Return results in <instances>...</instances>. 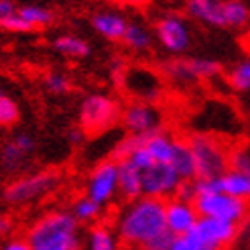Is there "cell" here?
Masks as SVG:
<instances>
[{
    "label": "cell",
    "instance_id": "13",
    "mask_svg": "<svg viewBox=\"0 0 250 250\" xmlns=\"http://www.w3.org/2000/svg\"><path fill=\"white\" fill-rule=\"evenodd\" d=\"M197 220H199V211L191 199L175 195L165 202V222H167V230L173 236L191 232Z\"/></svg>",
    "mask_w": 250,
    "mask_h": 250
},
{
    "label": "cell",
    "instance_id": "19",
    "mask_svg": "<svg viewBox=\"0 0 250 250\" xmlns=\"http://www.w3.org/2000/svg\"><path fill=\"white\" fill-rule=\"evenodd\" d=\"M175 141H177V136H173L165 130H159V132L145 136L143 146H145V151L153 157L155 163H171Z\"/></svg>",
    "mask_w": 250,
    "mask_h": 250
},
{
    "label": "cell",
    "instance_id": "11",
    "mask_svg": "<svg viewBox=\"0 0 250 250\" xmlns=\"http://www.w3.org/2000/svg\"><path fill=\"white\" fill-rule=\"evenodd\" d=\"M122 85L124 90L132 96L136 102H151L155 104L159 96L163 94V80L161 76L145 65H132L122 73Z\"/></svg>",
    "mask_w": 250,
    "mask_h": 250
},
{
    "label": "cell",
    "instance_id": "27",
    "mask_svg": "<svg viewBox=\"0 0 250 250\" xmlns=\"http://www.w3.org/2000/svg\"><path fill=\"white\" fill-rule=\"evenodd\" d=\"M228 83L236 92H250V57L240 59L228 71Z\"/></svg>",
    "mask_w": 250,
    "mask_h": 250
},
{
    "label": "cell",
    "instance_id": "25",
    "mask_svg": "<svg viewBox=\"0 0 250 250\" xmlns=\"http://www.w3.org/2000/svg\"><path fill=\"white\" fill-rule=\"evenodd\" d=\"M53 49L59 55L69 57V59H83L92 53L90 43L78 35H59L53 41Z\"/></svg>",
    "mask_w": 250,
    "mask_h": 250
},
{
    "label": "cell",
    "instance_id": "15",
    "mask_svg": "<svg viewBox=\"0 0 250 250\" xmlns=\"http://www.w3.org/2000/svg\"><path fill=\"white\" fill-rule=\"evenodd\" d=\"M126 27H128V19L124 17L120 10L104 8V10H98L92 15V29L108 41H114V43L122 41L124 33H126Z\"/></svg>",
    "mask_w": 250,
    "mask_h": 250
},
{
    "label": "cell",
    "instance_id": "18",
    "mask_svg": "<svg viewBox=\"0 0 250 250\" xmlns=\"http://www.w3.org/2000/svg\"><path fill=\"white\" fill-rule=\"evenodd\" d=\"M185 12L193 21L206 24V27L224 29V15H222V0H187Z\"/></svg>",
    "mask_w": 250,
    "mask_h": 250
},
{
    "label": "cell",
    "instance_id": "4",
    "mask_svg": "<svg viewBox=\"0 0 250 250\" xmlns=\"http://www.w3.org/2000/svg\"><path fill=\"white\" fill-rule=\"evenodd\" d=\"M195 159L197 177H220L230 169V148L211 134L195 132L187 139Z\"/></svg>",
    "mask_w": 250,
    "mask_h": 250
},
{
    "label": "cell",
    "instance_id": "31",
    "mask_svg": "<svg viewBox=\"0 0 250 250\" xmlns=\"http://www.w3.org/2000/svg\"><path fill=\"white\" fill-rule=\"evenodd\" d=\"M230 167L238 171H250V151L246 148H236L230 153Z\"/></svg>",
    "mask_w": 250,
    "mask_h": 250
},
{
    "label": "cell",
    "instance_id": "29",
    "mask_svg": "<svg viewBox=\"0 0 250 250\" xmlns=\"http://www.w3.org/2000/svg\"><path fill=\"white\" fill-rule=\"evenodd\" d=\"M21 120V108L12 98H0V126H15Z\"/></svg>",
    "mask_w": 250,
    "mask_h": 250
},
{
    "label": "cell",
    "instance_id": "37",
    "mask_svg": "<svg viewBox=\"0 0 250 250\" xmlns=\"http://www.w3.org/2000/svg\"><path fill=\"white\" fill-rule=\"evenodd\" d=\"M2 96H4V94H2V92H0V98H2Z\"/></svg>",
    "mask_w": 250,
    "mask_h": 250
},
{
    "label": "cell",
    "instance_id": "8",
    "mask_svg": "<svg viewBox=\"0 0 250 250\" xmlns=\"http://www.w3.org/2000/svg\"><path fill=\"white\" fill-rule=\"evenodd\" d=\"M155 37L169 55H183L191 47V29L181 15L167 12L155 22Z\"/></svg>",
    "mask_w": 250,
    "mask_h": 250
},
{
    "label": "cell",
    "instance_id": "7",
    "mask_svg": "<svg viewBox=\"0 0 250 250\" xmlns=\"http://www.w3.org/2000/svg\"><path fill=\"white\" fill-rule=\"evenodd\" d=\"M83 193L102 208L114 202L118 197V161L116 159L100 161L87 175Z\"/></svg>",
    "mask_w": 250,
    "mask_h": 250
},
{
    "label": "cell",
    "instance_id": "9",
    "mask_svg": "<svg viewBox=\"0 0 250 250\" xmlns=\"http://www.w3.org/2000/svg\"><path fill=\"white\" fill-rule=\"evenodd\" d=\"M120 120L124 130L134 136H148L153 132L163 130V112L151 102L132 100L120 112Z\"/></svg>",
    "mask_w": 250,
    "mask_h": 250
},
{
    "label": "cell",
    "instance_id": "30",
    "mask_svg": "<svg viewBox=\"0 0 250 250\" xmlns=\"http://www.w3.org/2000/svg\"><path fill=\"white\" fill-rule=\"evenodd\" d=\"M45 87L55 96H63L71 90V80L61 71H49L45 76Z\"/></svg>",
    "mask_w": 250,
    "mask_h": 250
},
{
    "label": "cell",
    "instance_id": "36",
    "mask_svg": "<svg viewBox=\"0 0 250 250\" xmlns=\"http://www.w3.org/2000/svg\"><path fill=\"white\" fill-rule=\"evenodd\" d=\"M85 130L80 126V128H71L69 132H67V141L71 143V145H82L83 141H85Z\"/></svg>",
    "mask_w": 250,
    "mask_h": 250
},
{
    "label": "cell",
    "instance_id": "34",
    "mask_svg": "<svg viewBox=\"0 0 250 250\" xmlns=\"http://www.w3.org/2000/svg\"><path fill=\"white\" fill-rule=\"evenodd\" d=\"M12 230H15V222H12V218L0 214V242H2L4 238H8V236H12Z\"/></svg>",
    "mask_w": 250,
    "mask_h": 250
},
{
    "label": "cell",
    "instance_id": "22",
    "mask_svg": "<svg viewBox=\"0 0 250 250\" xmlns=\"http://www.w3.org/2000/svg\"><path fill=\"white\" fill-rule=\"evenodd\" d=\"M224 29H246L250 24V4L246 0H222Z\"/></svg>",
    "mask_w": 250,
    "mask_h": 250
},
{
    "label": "cell",
    "instance_id": "26",
    "mask_svg": "<svg viewBox=\"0 0 250 250\" xmlns=\"http://www.w3.org/2000/svg\"><path fill=\"white\" fill-rule=\"evenodd\" d=\"M19 17L29 24L31 31H39V29H47L51 27L55 22V15L53 10H49L45 6H39V4H22L17 8Z\"/></svg>",
    "mask_w": 250,
    "mask_h": 250
},
{
    "label": "cell",
    "instance_id": "12",
    "mask_svg": "<svg viewBox=\"0 0 250 250\" xmlns=\"http://www.w3.org/2000/svg\"><path fill=\"white\" fill-rule=\"evenodd\" d=\"M37 143L31 134L19 132L0 146V169L4 173H21L31 161Z\"/></svg>",
    "mask_w": 250,
    "mask_h": 250
},
{
    "label": "cell",
    "instance_id": "24",
    "mask_svg": "<svg viewBox=\"0 0 250 250\" xmlns=\"http://www.w3.org/2000/svg\"><path fill=\"white\" fill-rule=\"evenodd\" d=\"M69 211H71V216L82 224V226H92V224L100 222L104 208L100 206V204H96L94 199H90V197L83 193V195L76 197V199L71 202Z\"/></svg>",
    "mask_w": 250,
    "mask_h": 250
},
{
    "label": "cell",
    "instance_id": "35",
    "mask_svg": "<svg viewBox=\"0 0 250 250\" xmlns=\"http://www.w3.org/2000/svg\"><path fill=\"white\" fill-rule=\"evenodd\" d=\"M17 8H19V4L15 2V0H0V21H4L10 15H15Z\"/></svg>",
    "mask_w": 250,
    "mask_h": 250
},
{
    "label": "cell",
    "instance_id": "16",
    "mask_svg": "<svg viewBox=\"0 0 250 250\" xmlns=\"http://www.w3.org/2000/svg\"><path fill=\"white\" fill-rule=\"evenodd\" d=\"M83 250H122V242L114 226L96 222L83 234Z\"/></svg>",
    "mask_w": 250,
    "mask_h": 250
},
{
    "label": "cell",
    "instance_id": "28",
    "mask_svg": "<svg viewBox=\"0 0 250 250\" xmlns=\"http://www.w3.org/2000/svg\"><path fill=\"white\" fill-rule=\"evenodd\" d=\"M171 250H220V248L206 242L202 236L191 230V232L181 234V236H173Z\"/></svg>",
    "mask_w": 250,
    "mask_h": 250
},
{
    "label": "cell",
    "instance_id": "5",
    "mask_svg": "<svg viewBox=\"0 0 250 250\" xmlns=\"http://www.w3.org/2000/svg\"><path fill=\"white\" fill-rule=\"evenodd\" d=\"M163 76L175 83H191V82H208L214 80L222 71V65L208 57H175L161 65Z\"/></svg>",
    "mask_w": 250,
    "mask_h": 250
},
{
    "label": "cell",
    "instance_id": "14",
    "mask_svg": "<svg viewBox=\"0 0 250 250\" xmlns=\"http://www.w3.org/2000/svg\"><path fill=\"white\" fill-rule=\"evenodd\" d=\"M195 234H199L206 242L214 244L216 248L224 250L226 246H230L236 236H238V226L232 222H224V220H216V218H204L199 216L195 228Z\"/></svg>",
    "mask_w": 250,
    "mask_h": 250
},
{
    "label": "cell",
    "instance_id": "20",
    "mask_svg": "<svg viewBox=\"0 0 250 250\" xmlns=\"http://www.w3.org/2000/svg\"><path fill=\"white\" fill-rule=\"evenodd\" d=\"M171 165L173 169L181 175L183 181H191L197 177L195 171V159L191 153V146L187 143V139H177L173 148V157H171Z\"/></svg>",
    "mask_w": 250,
    "mask_h": 250
},
{
    "label": "cell",
    "instance_id": "17",
    "mask_svg": "<svg viewBox=\"0 0 250 250\" xmlns=\"http://www.w3.org/2000/svg\"><path fill=\"white\" fill-rule=\"evenodd\" d=\"M118 195L124 202L143 195V171L128 159L118 161Z\"/></svg>",
    "mask_w": 250,
    "mask_h": 250
},
{
    "label": "cell",
    "instance_id": "3",
    "mask_svg": "<svg viewBox=\"0 0 250 250\" xmlns=\"http://www.w3.org/2000/svg\"><path fill=\"white\" fill-rule=\"evenodd\" d=\"M61 181H63V177H61V173L57 169H41V171L24 173L15 177L4 187L2 199L8 206H15V208L29 206L55 193L59 189Z\"/></svg>",
    "mask_w": 250,
    "mask_h": 250
},
{
    "label": "cell",
    "instance_id": "1",
    "mask_svg": "<svg viewBox=\"0 0 250 250\" xmlns=\"http://www.w3.org/2000/svg\"><path fill=\"white\" fill-rule=\"evenodd\" d=\"M114 230L122 246L128 250H141L153 238L169 232L165 222V202L146 195L130 199L118 209Z\"/></svg>",
    "mask_w": 250,
    "mask_h": 250
},
{
    "label": "cell",
    "instance_id": "6",
    "mask_svg": "<svg viewBox=\"0 0 250 250\" xmlns=\"http://www.w3.org/2000/svg\"><path fill=\"white\" fill-rule=\"evenodd\" d=\"M118 118V104L108 94H90L82 100L80 106V126L87 132H102Z\"/></svg>",
    "mask_w": 250,
    "mask_h": 250
},
{
    "label": "cell",
    "instance_id": "21",
    "mask_svg": "<svg viewBox=\"0 0 250 250\" xmlns=\"http://www.w3.org/2000/svg\"><path fill=\"white\" fill-rule=\"evenodd\" d=\"M220 189L250 202V171H238L230 167L226 173L220 175Z\"/></svg>",
    "mask_w": 250,
    "mask_h": 250
},
{
    "label": "cell",
    "instance_id": "32",
    "mask_svg": "<svg viewBox=\"0 0 250 250\" xmlns=\"http://www.w3.org/2000/svg\"><path fill=\"white\" fill-rule=\"evenodd\" d=\"M0 250H31V246L24 236H8L0 242Z\"/></svg>",
    "mask_w": 250,
    "mask_h": 250
},
{
    "label": "cell",
    "instance_id": "23",
    "mask_svg": "<svg viewBox=\"0 0 250 250\" xmlns=\"http://www.w3.org/2000/svg\"><path fill=\"white\" fill-rule=\"evenodd\" d=\"M153 39H155V35L145 22L128 21V27H126V33H124V37H122V43L136 53H145V51L151 49Z\"/></svg>",
    "mask_w": 250,
    "mask_h": 250
},
{
    "label": "cell",
    "instance_id": "33",
    "mask_svg": "<svg viewBox=\"0 0 250 250\" xmlns=\"http://www.w3.org/2000/svg\"><path fill=\"white\" fill-rule=\"evenodd\" d=\"M171 242H173V234L171 232H165L153 238L148 244H145L141 250H171Z\"/></svg>",
    "mask_w": 250,
    "mask_h": 250
},
{
    "label": "cell",
    "instance_id": "2",
    "mask_svg": "<svg viewBox=\"0 0 250 250\" xmlns=\"http://www.w3.org/2000/svg\"><path fill=\"white\" fill-rule=\"evenodd\" d=\"M31 250H83L82 224L69 209H49L24 232Z\"/></svg>",
    "mask_w": 250,
    "mask_h": 250
},
{
    "label": "cell",
    "instance_id": "10",
    "mask_svg": "<svg viewBox=\"0 0 250 250\" xmlns=\"http://www.w3.org/2000/svg\"><path fill=\"white\" fill-rule=\"evenodd\" d=\"M183 183L185 181L171 163H155L143 171V195L146 197H157L167 202L179 193Z\"/></svg>",
    "mask_w": 250,
    "mask_h": 250
}]
</instances>
